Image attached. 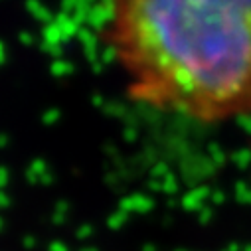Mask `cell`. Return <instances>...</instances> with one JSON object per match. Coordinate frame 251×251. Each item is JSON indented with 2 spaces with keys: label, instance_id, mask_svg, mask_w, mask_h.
Masks as SVG:
<instances>
[{
  "label": "cell",
  "instance_id": "cell-1",
  "mask_svg": "<svg viewBox=\"0 0 251 251\" xmlns=\"http://www.w3.org/2000/svg\"><path fill=\"white\" fill-rule=\"evenodd\" d=\"M99 36L135 105L202 127L251 115V0H101Z\"/></svg>",
  "mask_w": 251,
  "mask_h": 251
}]
</instances>
